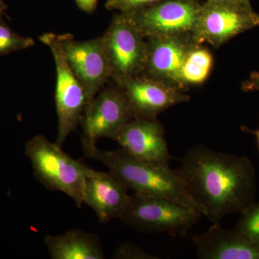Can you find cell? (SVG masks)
I'll use <instances>...</instances> for the list:
<instances>
[{
    "label": "cell",
    "mask_w": 259,
    "mask_h": 259,
    "mask_svg": "<svg viewBox=\"0 0 259 259\" xmlns=\"http://www.w3.org/2000/svg\"><path fill=\"white\" fill-rule=\"evenodd\" d=\"M175 171L202 215L213 223L241 214L255 202L256 172L248 158L194 145Z\"/></svg>",
    "instance_id": "1"
},
{
    "label": "cell",
    "mask_w": 259,
    "mask_h": 259,
    "mask_svg": "<svg viewBox=\"0 0 259 259\" xmlns=\"http://www.w3.org/2000/svg\"><path fill=\"white\" fill-rule=\"evenodd\" d=\"M83 150L85 156L101 162L134 194L147 197H165L197 209L185 184L170 167L155 166L136 159L122 148L103 151L94 146Z\"/></svg>",
    "instance_id": "2"
},
{
    "label": "cell",
    "mask_w": 259,
    "mask_h": 259,
    "mask_svg": "<svg viewBox=\"0 0 259 259\" xmlns=\"http://www.w3.org/2000/svg\"><path fill=\"white\" fill-rule=\"evenodd\" d=\"M34 176L46 188L59 191L72 199L79 208L83 204V192L88 177L97 171L66 154L62 147L44 136H34L25 145Z\"/></svg>",
    "instance_id": "3"
},
{
    "label": "cell",
    "mask_w": 259,
    "mask_h": 259,
    "mask_svg": "<svg viewBox=\"0 0 259 259\" xmlns=\"http://www.w3.org/2000/svg\"><path fill=\"white\" fill-rule=\"evenodd\" d=\"M202 215L197 209L172 199L134 194L121 220L137 231L182 236Z\"/></svg>",
    "instance_id": "4"
},
{
    "label": "cell",
    "mask_w": 259,
    "mask_h": 259,
    "mask_svg": "<svg viewBox=\"0 0 259 259\" xmlns=\"http://www.w3.org/2000/svg\"><path fill=\"white\" fill-rule=\"evenodd\" d=\"M39 40L50 49L55 62V102L58 118L55 143L62 147L68 137L81 123L88 105L86 95L82 85L66 61L59 35L54 32H47L39 36Z\"/></svg>",
    "instance_id": "5"
},
{
    "label": "cell",
    "mask_w": 259,
    "mask_h": 259,
    "mask_svg": "<svg viewBox=\"0 0 259 259\" xmlns=\"http://www.w3.org/2000/svg\"><path fill=\"white\" fill-rule=\"evenodd\" d=\"M112 71V80L120 83L144 73L148 41L125 13L114 15L102 35Z\"/></svg>",
    "instance_id": "6"
},
{
    "label": "cell",
    "mask_w": 259,
    "mask_h": 259,
    "mask_svg": "<svg viewBox=\"0 0 259 259\" xmlns=\"http://www.w3.org/2000/svg\"><path fill=\"white\" fill-rule=\"evenodd\" d=\"M259 27V14L251 5L214 3L201 4L192 36L200 44L216 48L245 31Z\"/></svg>",
    "instance_id": "7"
},
{
    "label": "cell",
    "mask_w": 259,
    "mask_h": 259,
    "mask_svg": "<svg viewBox=\"0 0 259 259\" xmlns=\"http://www.w3.org/2000/svg\"><path fill=\"white\" fill-rule=\"evenodd\" d=\"M134 118L120 87L115 82L106 85L83 111L80 123L83 149L96 146L98 140L113 139Z\"/></svg>",
    "instance_id": "8"
},
{
    "label": "cell",
    "mask_w": 259,
    "mask_h": 259,
    "mask_svg": "<svg viewBox=\"0 0 259 259\" xmlns=\"http://www.w3.org/2000/svg\"><path fill=\"white\" fill-rule=\"evenodd\" d=\"M58 35L66 61L82 85L88 107L112 79L111 68L102 36L77 40L70 33Z\"/></svg>",
    "instance_id": "9"
},
{
    "label": "cell",
    "mask_w": 259,
    "mask_h": 259,
    "mask_svg": "<svg viewBox=\"0 0 259 259\" xmlns=\"http://www.w3.org/2000/svg\"><path fill=\"white\" fill-rule=\"evenodd\" d=\"M201 4L198 0H161L125 14L146 39L192 35Z\"/></svg>",
    "instance_id": "10"
},
{
    "label": "cell",
    "mask_w": 259,
    "mask_h": 259,
    "mask_svg": "<svg viewBox=\"0 0 259 259\" xmlns=\"http://www.w3.org/2000/svg\"><path fill=\"white\" fill-rule=\"evenodd\" d=\"M147 59L142 74L187 91L184 71L192 51L199 45L192 35L148 38Z\"/></svg>",
    "instance_id": "11"
},
{
    "label": "cell",
    "mask_w": 259,
    "mask_h": 259,
    "mask_svg": "<svg viewBox=\"0 0 259 259\" xmlns=\"http://www.w3.org/2000/svg\"><path fill=\"white\" fill-rule=\"evenodd\" d=\"M112 140L139 161L155 166L169 167L172 156L164 127L157 117L133 119Z\"/></svg>",
    "instance_id": "12"
},
{
    "label": "cell",
    "mask_w": 259,
    "mask_h": 259,
    "mask_svg": "<svg viewBox=\"0 0 259 259\" xmlns=\"http://www.w3.org/2000/svg\"><path fill=\"white\" fill-rule=\"evenodd\" d=\"M117 84L125 94L135 118H155L165 110L190 100L185 92L144 74Z\"/></svg>",
    "instance_id": "13"
},
{
    "label": "cell",
    "mask_w": 259,
    "mask_h": 259,
    "mask_svg": "<svg viewBox=\"0 0 259 259\" xmlns=\"http://www.w3.org/2000/svg\"><path fill=\"white\" fill-rule=\"evenodd\" d=\"M128 189L112 172L97 171L88 177L83 192V203L88 204L101 223L121 219L128 205Z\"/></svg>",
    "instance_id": "14"
},
{
    "label": "cell",
    "mask_w": 259,
    "mask_h": 259,
    "mask_svg": "<svg viewBox=\"0 0 259 259\" xmlns=\"http://www.w3.org/2000/svg\"><path fill=\"white\" fill-rule=\"evenodd\" d=\"M202 259H259V243L214 223L208 231L192 237Z\"/></svg>",
    "instance_id": "15"
},
{
    "label": "cell",
    "mask_w": 259,
    "mask_h": 259,
    "mask_svg": "<svg viewBox=\"0 0 259 259\" xmlns=\"http://www.w3.org/2000/svg\"><path fill=\"white\" fill-rule=\"evenodd\" d=\"M51 258H105L100 238L82 230H71L57 236L44 238Z\"/></svg>",
    "instance_id": "16"
},
{
    "label": "cell",
    "mask_w": 259,
    "mask_h": 259,
    "mask_svg": "<svg viewBox=\"0 0 259 259\" xmlns=\"http://www.w3.org/2000/svg\"><path fill=\"white\" fill-rule=\"evenodd\" d=\"M213 56L203 44H199L191 53L184 71L187 89L198 86L209 77L213 67Z\"/></svg>",
    "instance_id": "17"
},
{
    "label": "cell",
    "mask_w": 259,
    "mask_h": 259,
    "mask_svg": "<svg viewBox=\"0 0 259 259\" xmlns=\"http://www.w3.org/2000/svg\"><path fill=\"white\" fill-rule=\"evenodd\" d=\"M4 15L0 13V57L33 47L35 40L15 32L5 21Z\"/></svg>",
    "instance_id": "18"
},
{
    "label": "cell",
    "mask_w": 259,
    "mask_h": 259,
    "mask_svg": "<svg viewBox=\"0 0 259 259\" xmlns=\"http://www.w3.org/2000/svg\"><path fill=\"white\" fill-rule=\"evenodd\" d=\"M236 229L250 239L259 243V202H255L241 213Z\"/></svg>",
    "instance_id": "19"
},
{
    "label": "cell",
    "mask_w": 259,
    "mask_h": 259,
    "mask_svg": "<svg viewBox=\"0 0 259 259\" xmlns=\"http://www.w3.org/2000/svg\"><path fill=\"white\" fill-rule=\"evenodd\" d=\"M161 0H107L105 8L119 13H130L156 4Z\"/></svg>",
    "instance_id": "20"
},
{
    "label": "cell",
    "mask_w": 259,
    "mask_h": 259,
    "mask_svg": "<svg viewBox=\"0 0 259 259\" xmlns=\"http://www.w3.org/2000/svg\"><path fill=\"white\" fill-rule=\"evenodd\" d=\"M114 258L127 259H155V255L149 254L134 245L122 244L114 253Z\"/></svg>",
    "instance_id": "21"
},
{
    "label": "cell",
    "mask_w": 259,
    "mask_h": 259,
    "mask_svg": "<svg viewBox=\"0 0 259 259\" xmlns=\"http://www.w3.org/2000/svg\"><path fill=\"white\" fill-rule=\"evenodd\" d=\"M241 90L245 93L259 91V71H253L248 79L241 84Z\"/></svg>",
    "instance_id": "22"
},
{
    "label": "cell",
    "mask_w": 259,
    "mask_h": 259,
    "mask_svg": "<svg viewBox=\"0 0 259 259\" xmlns=\"http://www.w3.org/2000/svg\"><path fill=\"white\" fill-rule=\"evenodd\" d=\"M80 10L87 13H92L96 10L98 0H75Z\"/></svg>",
    "instance_id": "23"
},
{
    "label": "cell",
    "mask_w": 259,
    "mask_h": 259,
    "mask_svg": "<svg viewBox=\"0 0 259 259\" xmlns=\"http://www.w3.org/2000/svg\"><path fill=\"white\" fill-rule=\"evenodd\" d=\"M214 3H237V4L251 5L250 0H205Z\"/></svg>",
    "instance_id": "24"
},
{
    "label": "cell",
    "mask_w": 259,
    "mask_h": 259,
    "mask_svg": "<svg viewBox=\"0 0 259 259\" xmlns=\"http://www.w3.org/2000/svg\"><path fill=\"white\" fill-rule=\"evenodd\" d=\"M241 130L244 131V132L250 133V134L254 135L255 138H256L257 144H258L259 148V128L257 130H251L248 128V127H245V126H243V127H241Z\"/></svg>",
    "instance_id": "25"
},
{
    "label": "cell",
    "mask_w": 259,
    "mask_h": 259,
    "mask_svg": "<svg viewBox=\"0 0 259 259\" xmlns=\"http://www.w3.org/2000/svg\"><path fill=\"white\" fill-rule=\"evenodd\" d=\"M8 9V5L5 3L4 0H0V13H5Z\"/></svg>",
    "instance_id": "26"
}]
</instances>
